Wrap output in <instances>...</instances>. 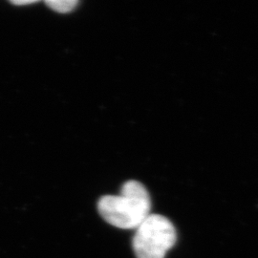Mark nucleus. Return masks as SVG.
<instances>
[{
  "instance_id": "1",
  "label": "nucleus",
  "mask_w": 258,
  "mask_h": 258,
  "mask_svg": "<svg viewBox=\"0 0 258 258\" xmlns=\"http://www.w3.org/2000/svg\"><path fill=\"white\" fill-rule=\"evenodd\" d=\"M151 200L146 186L130 180L121 186L119 195H105L98 202L102 218L123 230L137 229L150 214Z\"/></svg>"
},
{
  "instance_id": "2",
  "label": "nucleus",
  "mask_w": 258,
  "mask_h": 258,
  "mask_svg": "<svg viewBox=\"0 0 258 258\" xmlns=\"http://www.w3.org/2000/svg\"><path fill=\"white\" fill-rule=\"evenodd\" d=\"M176 240L175 227L170 220L160 214H149L136 229L133 249L137 258H165Z\"/></svg>"
},
{
  "instance_id": "3",
  "label": "nucleus",
  "mask_w": 258,
  "mask_h": 258,
  "mask_svg": "<svg viewBox=\"0 0 258 258\" xmlns=\"http://www.w3.org/2000/svg\"><path fill=\"white\" fill-rule=\"evenodd\" d=\"M45 3L50 9L59 14L70 13L79 4L77 0H48Z\"/></svg>"
},
{
  "instance_id": "4",
  "label": "nucleus",
  "mask_w": 258,
  "mask_h": 258,
  "mask_svg": "<svg viewBox=\"0 0 258 258\" xmlns=\"http://www.w3.org/2000/svg\"><path fill=\"white\" fill-rule=\"evenodd\" d=\"M37 1H15L13 2L14 4H17V5H28V4H33V3H36Z\"/></svg>"
}]
</instances>
